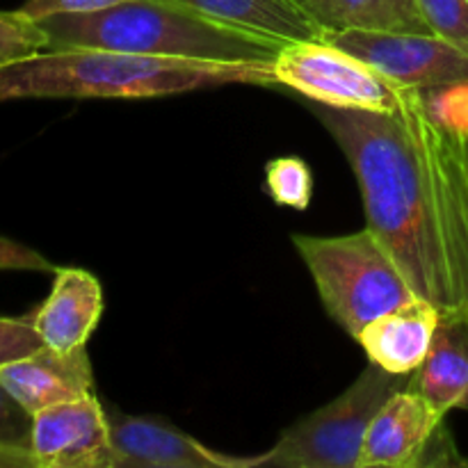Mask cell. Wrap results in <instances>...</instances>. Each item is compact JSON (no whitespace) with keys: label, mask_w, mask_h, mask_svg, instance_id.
<instances>
[{"label":"cell","mask_w":468,"mask_h":468,"mask_svg":"<svg viewBox=\"0 0 468 468\" xmlns=\"http://www.w3.org/2000/svg\"><path fill=\"white\" fill-rule=\"evenodd\" d=\"M315 117L341 146L359 183L366 227L379 238L411 291L443 315H460L455 270L432 167L411 90L396 112L314 103Z\"/></svg>","instance_id":"cell-1"},{"label":"cell","mask_w":468,"mask_h":468,"mask_svg":"<svg viewBox=\"0 0 468 468\" xmlns=\"http://www.w3.org/2000/svg\"><path fill=\"white\" fill-rule=\"evenodd\" d=\"M224 85L279 87L272 64L155 58L110 48H48L0 67L5 99H154Z\"/></svg>","instance_id":"cell-2"},{"label":"cell","mask_w":468,"mask_h":468,"mask_svg":"<svg viewBox=\"0 0 468 468\" xmlns=\"http://www.w3.org/2000/svg\"><path fill=\"white\" fill-rule=\"evenodd\" d=\"M50 48L87 46L155 58L272 64L282 41L201 16L174 0H128L90 14L39 18Z\"/></svg>","instance_id":"cell-3"},{"label":"cell","mask_w":468,"mask_h":468,"mask_svg":"<svg viewBox=\"0 0 468 468\" xmlns=\"http://www.w3.org/2000/svg\"><path fill=\"white\" fill-rule=\"evenodd\" d=\"M324 311L352 338L416 295L393 256L368 227L347 236H292Z\"/></svg>","instance_id":"cell-4"},{"label":"cell","mask_w":468,"mask_h":468,"mask_svg":"<svg viewBox=\"0 0 468 468\" xmlns=\"http://www.w3.org/2000/svg\"><path fill=\"white\" fill-rule=\"evenodd\" d=\"M411 375L388 373L368 361L341 396L288 428L268 452L254 457V466L356 468L375 414L393 393L411 387Z\"/></svg>","instance_id":"cell-5"},{"label":"cell","mask_w":468,"mask_h":468,"mask_svg":"<svg viewBox=\"0 0 468 468\" xmlns=\"http://www.w3.org/2000/svg\"><path fill=\"white\" fill-rule=\"evenodd\" d=\"M411 103L437 183L460 314L468 315V82L411 90Z\"/></svg>","instance_id":"cell-6"},{"label":"cell","mask_w":468,"mask_h":468,"mask_svg":"<svg viewBox=\"0 0 468 468\" xmlns=\"http://www.w3.org/2000/svg\"><path fill=\"white\" fill-rule=\"evenodd\" d=\"M272 71L279 87L329 108L396 112L405 105L410 91L324 39L283 44L274 55Z\"/></svg>","instance_id":"cell-7"},{"label":"cell","mask_w":468,"mask_h":468,"mask_svg":"<svg viewBox=\"0 0 468 468\" xmlns=\"http://www.w3.org/2000/svg\"><path fill=\"white\" fill-rule=\"evenodd\" d=\"M451 432L446 414L416 388L393 393L375 414L356 468L466 466Z\"/></svg>","instance_id":"cell-8"},{"label":"cell","mask_w":468,"mask_h":468,"mask_svg":"<svg viewBox=\"0 0 468 468\" xmlns=\"http://www.w3.org/2000/svg\"><path fill=\"white\" fill-rule=\"evenodd\" d=\"M324 41L364 59L405 90H439L468 82V55L430 32H324Z\"/></svg>","instance_id":"cell-9"},{"label":"cell","mask_w":468,"mask_h":468,"mask_svg":"<svg viewBox=\"0 0 468 468\" xmlns=\"http://www.w3.org/2000/svg\"><path fill=\"white\" fill-rule=\"evenodd\" d=\"M35 468H110V416L99 398L62 402L32 416Z\"/></svg>","instance_id":"cell-10"},{"label":"cell","mask_w":468,"mask_h":468,"mask_svg":"<svg viewBox=\"0 0 468 468\" xmlns=\"http://www.w3.org/2000/svg\"><path fill=\"white\" fill-rule=\"evenodd\" d=\"M110 468H254V457H231L190 434L146 416H110Z\"/></svg>","instance_id":"cell-11"},{"label":"cell","mask_w":468,"mask_h":468,"mask_svg":"<svg viewBox=\"0 0 468 468\" xmlns=\"http://www.w3.org/2000/svg\"><path fill=\"white\" fill-rule=\"evenodd\" d=\"M0 382L32 416L94 393L87 346L73 350L41 346L32 355L0 366Z\"/></svg>","instance_id":"cell-12"},{"label":"cell","mask_w":468,"mask_h":468,"mask_svg":"<svg viewBox=\"0 0 468 468\" xmlns=\"http://www.w3.org/2000/svg\"><path fill=\"white\" fill-rule=\"evenodd\" d=\"M443 314L437 304L414 297L407 304L370 320L355 336L370 364L396 375L419 370L432 347Z\"/></svg>","instance_id":"cell-13"},{"label":"cell","mask_w":468,"mask_h":468,"mask_svg":"<svg viewBox=\"0 0 468 468\" xmlns=\"http://www.w3.org/2000/svg\"><path fill=\"white\" fill-rule=\"evenodd\" d=\"M103 315V288L80 268H55L53 288L44 304L30 315L44 346L73 350L87 346Z\"/></svg>","instance_id":"cell-14"},{"label":"cell","mask_w":468,"mask_h":468,"mask_svg":"<svg viewBox=\"0 0 468 468\" xmlns=\"http://www.w3.org/2000/svg\"><path fill=\"white\" fill-rule=\"evenodd\" d=\"M411 388L439 411H468V315H443L432 347L411 375Z\"/></svg>","instance_id":"cell-15"},{"label":"cell","mask_w":468,"mask_h":468,"mask_svg":"<svg viewBox=\"0 0 468 468\" xmlns=\"http://www.w3.org/2000/svg\"><path fill=\"white\" fill-rule=\"evenodd\" d=\"M213 21L270 37L282 44L323 39L318 23L297 0H174Z\"/></svg>","instance_id":"cell-16"},{"label":"cell","mask_w":468,"mask_h":468,"mask_svg":"<svg viewBox=\"0 0 468 468\" xmlns=\"http://www.w3.org/2000/svg\"><path fill=\"white\" fill-rule=\"evenodd\" d=\"M324 32H430L416 0H297ZM432 35V32H430Z\"/></svg>","instance_id":"cell-17"},{"label":"cell","mask_w":468,"mask_h":468,"mask_svg":"<svg viewBox=\"0 0 468 468\" xmlns=\"http://www.w3.org/2000/svg\"><path fill=\"white\" fill-rule=\"evenodd\" d=\"M265 192L274 204L292 210H306L314 197L311 167L297 155H283L265 165Z\"/></svg>","instance_id":"cell-18"},{"label":"cell","mask_w":468,"mask_h":468,"mask_svg":"<svg viewBox=\"0 0 468 468\" xmlns=\"http://www.w3.org/2000/svg\"><path fill=\"white\" fill-rule=\"evenodd\" d=\"M50 48V37L26 12H0V67Z\"/></svg>","instance_id":"cell-19"},{"label":"cell","mask_w":468,"mask_h":468,"mask_svg":"<svg viewBox=\"0 0 468 468\" xmlns=\"http://www.w3.org/2000/svg\"><path fill=\"white\" fill-rule=\"evenodd\" d=\"M430 32L468 55V0H416Z\"/></svg>","instance_id":"cell-20"},{"label":"cell","mask_w":468,"mask_h":468,"mask_svg":"<svg viewBox=\"0 0 468 468\" xmlns=\"http://www.w3.org/2000/svg\"><path fill=\"white\" fill-rule=\"evenodd\" d=\"M32 414L0 382V451L32 460ZM35 464V460H32Z\"/></svg>","instance_id":"cell-21"},{"label":"cell","mask_w":468,"mask_h":468,"mask_svg":"<svg viewBox=\"0 0 468 468\" xmlns=\"http://www.w3.org/2000/svg\"><path fill=\"white\" fill-rule=\"evenodd\" d=\"M44 346L30 318H0V366L32 355Z\"/></svg>","instance_id":"cell-22"},{"label":"cell","mask_w":468,"mask_h":468,"mask_svg":"<svg viewBox=\"0 0 468 468\" xmlns=\"http://www.w3.org/2000/svg\"><path fill=\"white\" fill-rule=\"evenodd\" d=\"M122 3H128V0H26L21 12L39 21V18L53 16V14L101 12V9L117 7Z\"/></svg>","instance_id":"cell-23"},{"label":"cell","mask_w":468,"mask_h":468,"mask_svg":"<svg viewBox=\"0 0 468 468\" xmlns=\"http://www.w3.org/2000/svg\"><path fill=\"white\" fill-rule=\"evenodd\" d=\"M0 270H23V272H55L50 261L39 251L21 245L16 240L0 236Z\"/></svg>","instance_id":"cell-24"},{"label":"cell","mask_w":468,"mask_h":468,"mask_svg":"<svg viewBox=\"0 0 468 468\" xmlns=\"http://www.w3.org/2000/svg\"><path fill=\"white\" fill-rule=\"evenodd\" d=\"M0 468H35L30 457L16 455V452L0 451Z\"/></svg>","instance_id":"cell-25"}]
</instances>
